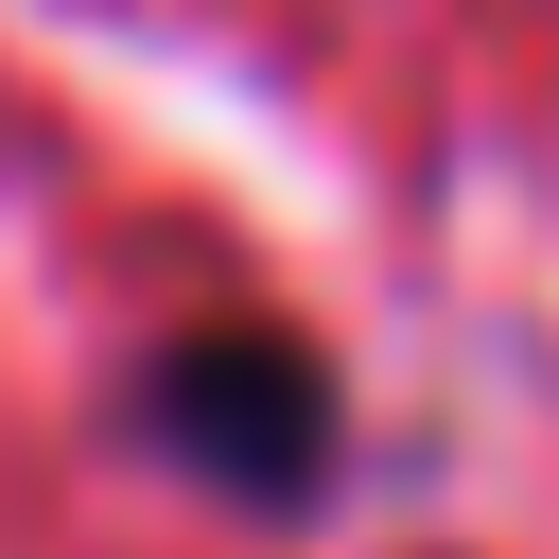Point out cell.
I'll return each mask as SVG.
<instances>
[{
    "label": "cell",
    "mask_w": 559,
    "mask_h": 559,
    "mask_svg": "<svg viewBox=\"0 0 559 559\" xmlns=\"http://www.w3.org/2000/svg\"><path fill=\"white\" fill-rule=\"evenodd\" d=\"M140 437L192 454V472L245 489V507H297V489L332 472V384H314L297 332H175V349L140 367Z\"/></svg>",
    "instance_id": "1"
}]
</instances>
